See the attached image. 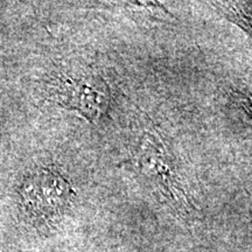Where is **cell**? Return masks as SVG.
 I'll use <instances>...</instances> for the list:
<instances>
[{
  "instance_id": "obj_1",
  "label": "cell",
  "mask_w": 252,
  "mask_h": 252,
  "mask_svg": "<svg viewBox=\"0 0 252 252\" xmlns=\"http://www.w3.org/2000/svg\"><path fill=\"white\" fill-rule=\"evenodd\" d=\"M137 165L141 174L175 206L188 208V200L180 184L171 154L157 133L146 131L137 150Z\"/></svg>"
},
{
  "instance_id": "obj_3",
  "label": "cell",
  "mask_w": 252,
  "mask_h": 252,
  "mask_svg": "<svg viewBox=\"0 0 252 252\" xmlns=\"http://www.w3.org/2000/svg\"><path fill=\"white\" fill-rule=\"evenodd\" d=\"M21 194L31 209L42 215H55L70 202L72 189L59 172L42 168L28 176Z\"/></svg>"
},
{
  "instance_id": "obj_2",
  "label": "cell",
  "mask_w": 252,
  "mask_h": 252,
  "mask_svg": "<svg viewBox=\"0 0 252 252\" xmlns=\"http://www.w3.org/2000/svg\"><path fill=\"white\" fill-rule=\"evenodd\" d=\"M56 98L90 122H97L108 112L110 91L102 78L94 75H75L58 78Z\"/></svg>"
}]
</instances>
